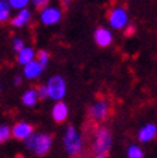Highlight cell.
Listing matches in <instances>:
<instances>
[{"mask_svg":"<svg viewBox=\"0 0 157 158\" xmlns=\"http://www.w3.org/2000/svg\"><path fill=\"white\" fill-rule=\"evenodd\" d=\"M21 82H23V78H21V76H14V79H13L14 86H20Z\"/></svg>","mask_w":157,"mask_h":158,"instance_id":"24","label":"cell"},{"mask_svg":"<svg viewBox=\"0 0 157 158\" xmlns=\"http://www.w3.org/2000/svg\"><path fill=\"white\" fill-rule=\"evenodd\" d=\"M11 47H13V49L16 51V52H19V51H21V49L26 47V43H24L23 38H20V37H14V38L11 40Z\"/></svg>","mask_w":157,"mask_h":158,"instance_id":"21","label":"cell"},{"mask_svg":"<svg viewBox=\"0 0 157 158\" xmlns=\"http://www.w3.org/2000/svg\"><path fill=\"white\" fill-rule=\"evenodd\" d=\"M37 95H38V99H48V93H47V88L46 85L40 86V88H36Z\"/></svg>","mask_w":157,"mask_h":158,"instance_id":"23","label":"cell"},{"mask_svg":"<svg viewBox=\"0 0 157 158\" xmlns=\"http://www.w3.org/2000/svg\"><path fill=\"white\" fill-rule=\"evenodd\" d=\"M62 11L55 6H47L40 11V21L44 26H55L61 21Z\"/></svg>","mask_w":157,"mask_h":158,"instance_id":"6","label":"cell"},{"mask_svg":"<svg viewBox=\"0 0 157 158\" xmlns=\"http://www.w3.org/2000/svg\"><path fill=\"white\" fill-rule=\"evenodd\" d=\"M10 133H11V137H14L16 140L24 141L34 133V127L27 122H19L10 128Z\"/></svg>","mask_w":157,"mask_h":158,"instance_id":"8","label":"cell"},{"mask_svg":"<svg viewBox=\"0 0 157 158\" xmlns=\"http://www.w3.org/2000/svg\"><path fill=\"white\" fill-rule=\"evenodd\" d=\"M46 88L48 98L55 102H62L67 95V82L61 75H52L46 83Z\"/></svg>","mask_w":157,"mask_h":158,"instance_id":"4","label":"cell"},{"mask_svg":"<svg viewBox=\"0 0 157 158\" xmlns=\"http://www.w3.org/2000/svg\"><path fill=\"white\" fill-rule=\"evenodd\" d=\"M64 6H65V7L69 6V0H64Z\"/></svg>","mask_w":157,"mask_h":158,"instance_id":"25","label":"cell"},{"mask_svg":"<svg viewBox=\"0 0 157 158\" xmlns=\"http://www.w3.org/2000/svg\"><path fill=\"white\" fill-rule=\"evenodd\" d=\"M156 135H157V126L154 123H146L137 130L136 137H137V141L140 144H147V143L153 141Z\"/></svg>","mask_w":157,"mask_h":158,"instance_id":"9","label":"cell"},{"mask_svg":"<svg viewBox=\"0 0 157 158\" xmlns=\"http://www.w3.org/2000/svg\"><path fill=\"white\" fill-rule=\"evenodd\" d=\"M7 3H9L10 9L11 10H21V9H26L27 6H28L30 3V0H7Z\"/></svg>","mask_w":157,"mask_h":158,"instance_id":"19","label":"cell"},{"mask_svg":"<svg viewBox=\"0 0 157 158\" xmlns=\"http://www.w3.org/2000/svg\"><path fill=\"white\" fill-rule=\"evenodd\" d=\"M10 137H11L10 127H9V126H6V124H0V144L6 143Z\"/></svg>","mask_w":157,"mask_h":158,"instance_id":"20","label":"cell"},{"mask_svg":"<svg viewBox=\"0 0 157 158\" xmlns=\"http://www.w3.org/2000/svg\"><path fill=\"white\" fill-rule=\"evenodd\" d=\"M16 158H27V157H26V155H23V154H19Z\"/></svg>","mask_w":157,"mask_h":158,"instance_id":"26","label":"cell"},{"mask_svg":"<svg viewBox=\"0 0 157 158\" xmlns=\"http://www.w3.org/2000/svg\"><path fill=\"white\" fill-rule=\"evenodd\" d=\"M43 71L44 69L40 66V64L37 62L36 59H34L33 62L27 64V65H24L23 68V75L26 79H28V81H34V79H38L40 76L43 75Z\"/></svg>","mask_w":157,"mask_h":158,"instance_id":"13","label":"cell"},{"mask_svg":"<svg viewBox=\"0 0 157 158\" xmlns=\"http://www.w3.org/2000/svg\"><path fill=\"white\" fill-rule=\"evenodd\" d=\"M113 144V137L109 128L99 127L95 131L94 141H92V148L96 155H106Z\"/></svg>","mask_w":157,"mask_h":158,"instance_id":"3","label":"cell"},{"mask_svg":"<svg viewBox=\"0 0 157 158\" xmlns=\"http://www.w3.org/2000/svg\"><path fill=\"white\" fill-rule=\"evenodd\" d=\"M129 11L123 6H115L108 13V23L113 30H124L129 26Z\"/></svg>","mask_w":157,"mask_h":158,"instance_id":"5","label":"cell"},{"mask_svg":"<svg viewBox=\"0 0 157 158\" xmlns=\"http://www.w3.org/2000/svg\"><path fill=\"white\" fill-rule=\"evenodd\" d=\"M30 3H33L36 9H38V10H43L44 7H47V6H48L50 0H30Z\"/></svg>","mask_w":157,"mask_h":158,"instance_id":"22","label":"cell"},{"mask_svg":"<svg viewBox=\"0 0 157 158\" xmlns=\"http://www.w3.org/2000/svg\"><path fill=\"white\" fill-rule=\"evenodd\" d=\"M34 59H36V51H34L33 47H24L21 51H19L17 52V61H19V64H21V65H27V64L33 62Z\"/></svg>","mask_w":157,"mask_h":158,"instance_id":"14","label":"cell"},{"mask_svg":"<svg viewBox=\"0 0 157 158\" xmlns=\"http://www.w3.org/2000/svg\"><path fill=\"white\" fill-rule=\"evenodd\" d=\"M126 157L128 158H144L143 148L139 144H130L126 150Z\"/></svg>","mask_w":157,"mask_h":158,"instance_id":"16","label":"cell"},{"mask_svg":"<svg viewBox=\"0 0 157 158\" xmlns=\"http://www.w3.org/2000/svg\"><path fill=\"white\" fill-rule=\"evenodd\" d=\"M11 9H10L7 0H0V23H6L10 19Z\"/></svg>","mask_w":157,"mask_h":158,"instance_id":"17","label":"cell"},{"mask_svg":"<svg viewBox=\"0 0 157 158\" xmlns=\"http://www.w3.org/2000/svg\"><path fill=\"white\" fill-rule=\"evenodd\" d=\"M109 103L106 100H96L89 106V116L95 122H103L105 118L109 116Z\"/></svg>","mask_w":157,"mask_h":158,"instance_id":"7","label":"cell"},{"mask_svg":"<svg viewBox=\"0 0 157 158\" xmlns=\"http://www.w3.org/2000/svg\"><path fill=\"white\" fill-rule=\"evenodd\" d=\"M2 89H3V83L0 82V92H2Z\"/></svg>","mask_w":157,"mask_h":158,"instance_id":"28","label":"cell"},{"mask_svg":"<svg viewBox=\"0 0 157 158\" xmlns=\"http://www.w3.org/2000/svg\"><path fill=\"white\" fill-rule=\"evenodd\" d=\"M94 40H95V43L98 47L101 48H106L112 44L113 41V34L109 28L106 27H98L95 30V33H94Z\"/></svg>","mask_w":157,"mask_h":158,"instance_id":"10","label":"cell"},{"mask_svg":"<svg viewBox=\"0 0 157 158\" xmlns=\"http://www.w3.org/2000/svg\"><path fill=\"white\" fill-rule=\"evenodd\" d=\"M64 150L69 157H78L84 150V140H82L79 131L74 126H68L62 137Z\"/></svg>","mask_w":157,"mask_h":158,"instance_id":"2","label":"cell"},{"mask_svg":"<svg viewBox=\"0 0 157 158\" xmlns=\"http://www.w3.org/2000/svg\"><path fill=\"white\" fill-rule=\"evenodd\" d=\"M38 100L40 99H38V95H37L36 88L27 89L26 92L21 95V102H23V105L26 106V107H34Z\"/></svg>","mask_w":157,"mask_h":158,"instance_id":"15","label":"cell"},{"mask_svg":"<svg viewBox=\"0 0 157 158\" xmlns=\"http://www.w3.org/2000/svg\"><path fill=\"white\" fill-rule=\"evenodd\" d=\"M31 17H33V14H31V10H30L28 7L21 9V10H19L16 13V16L11 19V26L17 27V28L26 27L27 24L31 21Z\"/></svg>","mask_w":157,"mask_h":158,"instance_id":"12","label":"cell"},{"mask_svg":"<svg viewBox=\"0 0 157 158\" xmlns=\"http://www.w3.org/2000/svg\"><path fill=\"white\" fill-rule=\"evenodd\" d=\"M95 158H106V155H96Z\"/></svg>","mask_w":157,"mask_h":158,"instance_id":"27","label":"cell"},{"mask_svg":"<svg viewBox=\"0 0 157 158\" xmlns=\"http://www.w3.org/2000/svg\"><path fill=\"white\" fill-rule=\"evenodd\" d=\"M51 116L55 123H64L69 116V109L67 103L64 102H55V105L51 109Z\"/></svg>","mask_w":157,"mask_h":158,"instance_id":"11","label":"cell"},{"mask_svg":"<svg viewBox=\"0 0 157 158\" xmlns=\"http://www.w3.org/2000/svg\"><path fill=\"white\" fill-rule=\"evenodd\" d=\"M24 143L28 151L36 154L37 157H44L48 154L52 147V137L47 133H37V134L33 133L27 140H24Z\"/></svg>","mask_w":157,"mask_h":158,"instance_id":"1","label":"cell"},{"mask_svg":"<svg viewBox=\"0 0 157 158\" xmlns=\"http://www.w3.org/2000/svg\"><path fill=\"white\" fill-rule=\"evenodd\" d=\"M36 61L40 64V66L43 69H46L48 66L50 62V54L47 52L46 49H40L38 52H36Z\"/></svg>","mask_w":157,"mask_h":158,"instance_id":"18","label":"cell"}]
</instances>
